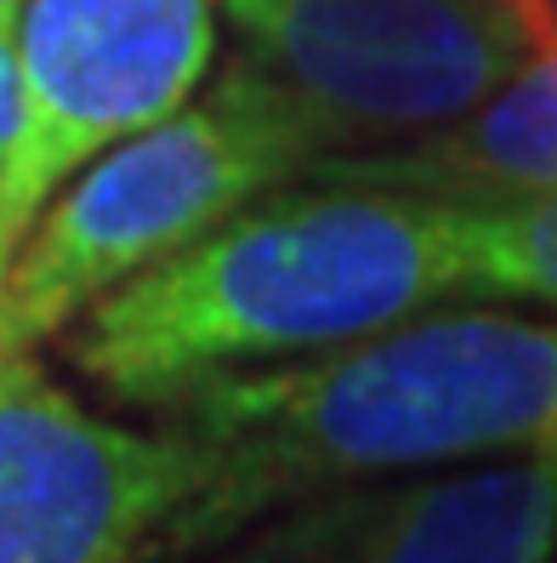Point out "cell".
<instances>
[{"label":"cell","mask_w":557,"mask_h":563,"mask_svg":"<svg viewBox=\"0 0 557 563\" xmlns=\"http://www.w3.org/2000/svg\"><path fill=\"white\" fill-rule=\"evenodd\" d=\"M557 450L319 489L171 563H552Z\"/></svg>","instance_id":"cell-7"},{"label":"cell","mask_w":557,"mask_h":563,"mask_svg":"<svg viewBox=\"0 0 557 563\" xmlns=\"http://www.w3.org/2000/svg\"><path fill=\"white\" fill-rule=\"evenodd\" d=\"M234 63L297 114L319 159L461 120L557 41L541 0H216Z\"/></svg>","instance_id":"cell-4"},{"label":"cell","mask_w":557,"mask_h":563,"mask_svg":"<svg viewBox=\"0 0 557 563\" xmlns=\"http://www.w3.org/2000/svg\"><path fill=\"white\" fill-rule=\"evenodd\" d=\"M472 206V302H530L557 313V188Z\"/></svg>","instance_id":"cell-9"},{"label":"cell","mask_w":557,"mask_h":563,"mask_svg":"<svg viewBox=\"0 0 557 563\" xmlns=\"http://www.w3.org/2000/svg\"><path fill=\"white\" fill-rule=\"evenodd\" d=\"M302 177L387 183L444 200H512V194L557 188V41L461 120L399 148L313 159Z\"/></svg>","instance_id":"cell-8"},{"label":"cell","mask_w":557,"mask_h":563,"mask_svg":"<svg viewBox=\"0 0 557 563\" xmlns=\"http://www.w3.org/2000/svg\"><path fill=\"white\" fill-rule=\"evenodd\" d=\"M18 120V23H0V148Z\"/></svg>","instance_id":"cell-10"},{"label":"cell","mask_w":557,"mask_h":563,"mask_svg":"<svg viewBox=\"0 0 557 563\" xmlns=\"http://www.w3.org/2000/svg\"><path fill=\"white\" fill-rule=\"evenodd\" d=\"M216 57V0H23L18 120L0 148V274L97 154L182 109Z\"/></svg>","instance_id":"cell-5"},{"label":"cell","mask_w":557,"mask_h":563,"mask_svg":"<svg viewBox=\"0 0 557 563\" xmlns=\"http://www.w3.org/2000/svg\"><path fill=\"white\" fill-rule=\"evenodd\" d=\"M18 12H23V0H0V23H18Z\"/></svg>","instance_id":"cell-11"},{"label":"cell","mask_w":557,"mask_h":563,"mask_svg":"<svg viewBox=\"0 0 557 563\" xmlns=\"http://www.w3.org/2000/svg\"><path fill=\"white\" fill-rule=\"evenodd\" d=\"M444 302H472L467 200L297 177L109 290L69 330V358L109 399L171 410Z\"/></svg>","instance_id":"cell-2"},{"label":"cell","mask_w":557,"mask_h":563,"mask_svg":"<svg viewBox=\"0 0 557 563\" xmlns=\"http://www.w3.org/2000/svg\"><path fill=\"white\" fill-rule=\"evenodd\" d=\"M313 143L245 63H227L211 91L120 137L57 194L0 274V358H29L125 279L193 245L250 206L297 183Z\"/></svg>","instance_id":"cell-3"},{"label":"cell","mask_w":557,"mask_h":563,"mask_svg":"<svg viewBox=\"0 0 557 563\" xmlns=\"http://www.w3.org/2000/svg\"><path fill=\"white\" fill-rule=\"evenodd\" d=\"M166 421L193 450V489L143 563L205 552L319 489L557 450V319L444 302L347 347L211 382Z\"/></svg>","instance_id":"cell-1"},{"label":"cell","mask_w":557,"mask_h":563,"mask_svg":"<svg viewBox=\"0 0 557 563\" xmlns=\"http://www.w3.org/2000/svg\"><path fill=\"white\" fill-rule=\"evenodd\" d=\"M193 489L177 427H125L0 358V563H143Z\"/></svg>","instance_id":"cell-6"}]
</instances>
